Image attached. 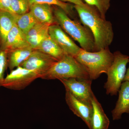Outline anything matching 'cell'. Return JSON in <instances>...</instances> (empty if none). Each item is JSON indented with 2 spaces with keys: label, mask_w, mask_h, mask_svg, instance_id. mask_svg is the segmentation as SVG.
I'll return each mask as SVG.
<instances>
[{
  "label": "cell",
  "mask_w": 129,
  "mask_h": 129,
  "mask_svg": "<svg viewBox=\"0 0 129 129\" xmlns=\"http://www.w3.org/2000/svg\"><path fill=\"white\" fill-rule=\"evenodd\" d=\"M81 22L92 32L95 42V52L109 48L113 40L112 25L103 18L95 7L85 4L74 5Z\"/></svg>",
  "instance_id": "cell-1"
},
{
  "label": "cell",
  "mask_w": 129,
  "mask_h": 129,
  "mask_svg": "<svg viewBox=\"0 0 129 129\" xmlns=\"http://www.w3.org/2000/svg\"><path fill=\"white\" fill-rule=\"evenodd\" d=\"M56 22L72 39L78 42L81 48L89 52H95L94 36L90 30L76 19L73 20L60 8L53 6Z\"/></svg>",
  "instance_id": "cell-2"
},
{
  "label": "cell",
  "mask_w": 129,
  "mask_h": 129,
  "mask_svg": "<svg viewBox=\"0 0 129 129\" xmlns=\"http://www.w3.org/2000/svg\"><path fill=\"white\" fill-rule=\"evenodd\" d=\"M74 57L83 66L92 80L99 78L102 74L107 73L114 57L109 48L96 52L88 51L81 48Z\"/></svg>",
  "instance_id": "cell-3"
},
{
  "label": "cell",
  "mask_w": 129,
  "mask_h": 129,
  "mask_svg": "<svg viewBox=\"0 0 129 129\" xmlns=\"http://www.w3.org/2000/svg\"><path fill=\"white\" fill-rule=\"evenodd\" d=\"M41 78L58 80L70 78L90 79L85 69L75 58L68 55L57 61Z\"/></svg>",
  "instance_id": "cell-4"
},
{
  "label": "cell",
  "mask_w": 129,
  "mask_h": 129,
  "mask_svg": "<svg viewBox=\"0 0 129 129\" xmlns=\"http://www.w3.org/2000/svg\"><path fill=\"white\" fill-rule=\"evenodd\" d=\"M114 60L107 73V80L104 85L106 94L116 95L123 82L127 72L126 66L129 62V56L119 51L113 53Z\"/></svg>",
  "instance_id": "cell-5"
},
{
  "label": "cell",
  "mask_w": 129,
  "mask_h": 129,
  "mask_svg": "<svg viewBox=\"0 0 129 129\" xmlns=\"http://www.w3.org/2000/svg\"><path fill=\"white\" fill-rule=\"evenodd\" d=\"M40 78L39 75L35 72L19 66L11 70L7 75L2 86L9 89L20 90Z\"/></svg>",
  "instance_id": "cell-6"
},
{
  "label": "cell",
  "mask_w": 129,
  "mask_h": 129,
  "mask_svg": "<svg viewBox=\"0 0 129 129\" xmlns=\"http://www.w3.org/2000/svg\"><path fill=\"white\" fill-rule=\"evenodd\" d=\"M65 90L86 104L92 105L91 99L93 92L91 88V79L70 78L61 79Z\"/></svg>",
  "instance_id": "cell-7"
},
{
  "label": "cell",
  "mask_w": 129,
  "mask_h": 129,
  "mask_svg": "<svg viewBox=\"0 0 129 129\" xmlns=\"http://www.w3.org/2000/svg\"><path fill=\"white\" fill-rule=\"evenodd\" d=\"M57 61L46 53L34 50L27 59L20 66L35 72L39 75L41 78Z\"/></svg>",
  "instance_id": "cell-8"
},
{
  "label": "cell",
  "mask_w": 129,
  "mask_h": 129,
  "mask_svg": "<svg viewBox=\"0 0 129 129\" xmlns=\"http://www.w3.org/2000/svg\"><path fill=\"white\" fill-rule=\"evenodd\" d=\"M48 34L66 55L75 57L80 51L81 48L74 42L56 23L50 25Z\"/></svg>",
  "instance_id": "cell-9"
},
{
  "label": "cell",
  "mask_w": 129,
  "mask_h": 129,
  "mask_svg": "<svg viewBox=\"0 0 129 129\" xmlns=\"http://www.w3.org/2000/svg\"><path fill=\"white\" fill-rule=\"evenodd\" d=\"M65 98L70 109L74 114L81 118L89 129L92 113V105L80 101L66 90Z\"/></svg>",
  "instance_id": "cell-10"
},
{
  "label": "cell",
  "mask_w": 129,
  "mask_h": 129,
  "mask_svg": "<svg viewBox=\"0 0 129 129\" xmlns=\"http://www.w3.org/2000/svg\"><path fill=\"white\" fill-rule=\"evenodd\" d=\"M91 104L92 113L89 129H108L110 124L109 119L94 93Z\"/></svg>",
  "instance_id": "cell-11"
},
{
  "label": "cell",
  "mask_w": 129,
  "mask_h": 129,
  "mask_svg": "<svg viewBox=\"0 0 129 129\" xmlns=\"http://www.w3.org/2000/svg\"><path fill=\"white\" fill-rule=\"evenodd\" d=\"M118 92V99L112 112L113 120L120 119L123 113H129V81L122 83Z\"/></svg>",
  "instance_id": "cell-12"
},
{
  "label": "cell",
  "mask_w": 129,
  "mask_h": 129,
  "mask_svg": "<svg viewBox=\"0 0 129 129\" xmlns=\"http://www.w3.org/2000/svg\"><path fill=\"white\" fill-rule=\"evenodd\" d=\"M51 24L38 22L25 35L29 46L33 50H36L42 42L47 36Z\"/></svg>",
  "instance_id": "cell-13"
},
{
  "label": "cell",
  "mask_w": 129,
  "mask_h": 129,
  "mask_svg": "<svg viewBox=\"0 0 129 129\" xmlns=\"http://www.w3.org/2000/svg\"><path fill=\"white\" fill-rule=\"evenodd\" d=\"M29 46L25 35L19 29L16 24L8 35L3 50L7 52L18 48Z\"/></svg>",
  "instance_id": "cell-14"
},
{
  "label": "cell",
  "mask_w": 129,
  "mask_h": 129,
  "mask_svg": "<svg viewBox=\"0 0 129 129\" xmlns=\"http://www.w3.org/2000/svg\"><path fill=\"white\" fill-rule=\"evenodd\" d=\"M29 12L38 22L50 24L55 23L53 6L46 4H33L30 5Z\"/></svg>",
  "instance_id": "cell-15"
},
{
  "label": "cell",
  "mask_w": 129,
  "mask_h": 129,
  "mask_svg": "<svg viewBox=\"0 0 129 129\" xmlns=\"http://www.w3.org/2000/svg\"><path fill=\"white\" fill-rule=\"evenodd\" d=\"M16 14L7 11H0V49L5 47L7 36L16 22Z\"/></svg>",
  "instance_id": "cell-16"
},
{
  "label": "cell",
  "mask_w": 129,
  "mask_h": 129,
  "mask_svg": "<svg viewBox=\"0 0 129 129\" xmlns=\"http://www.w3.org/2000/svg\"><path fill=\"white\" fill-rule=\"evenodd\" d=\"M34 50L30 46L15 49L7 52L8 68L11 71L20 66Z\"/></svg>",
  "instance_id": "cell-17"
},
{
  "label": "cell",
  "mask_w": 129,
  "mask_h": 129,
  "mask_svg": "<svg viewBox=\"0 0 129 129\" xmlns=\"http://www.w3.org/2000/svg\"><path fill=\"white\" fill-rule=\"evenodd\" d=\"M58 61L66 54L48 34L36 49Z\"/></svg>",
  "instance_id": "cell-18"
},
{
  "label": "cell",
  "mask_w": 129,
  "mask_h": 129,
  "mask_svg": "<svg viewBox=\"0 0 129 129\" xmlns=\"http://www.w3.org/2000/svg\"><path fill=\"white\" fill-rule=\"evenodd\" d=\"M38 22L30 12L22 15H16L15 24L25 35Z\"/></svg>",
  "instance_id": "cell-19"
},
{
  "label": "cell",
  "mask_w": 129,
  "mask_h": 129,
  "mask_svg": "<svg viewBox=\"0 0 129 129\" xmlns=\"http://www.w3.org/2000/svg\"><path fill=\"white\" fill-rule=\"evenodd\" d=\"M30 5L33 4H46L60 8L70 17L74 18L75 14L74 5L61 1L60 0H28Z\"/></svg>",
  "instance_id": "cell-20"
},
{
  "label": "cell",
  "mask_w": 129,
  "mask_h": 129,
  "mask_svg": "<svg viewBox=\"0 0 129 129\" xmlns=\"http://www.w3.org/2000/svg\"><path fill=\"white\" fill-rule=\"evenodd\" d=\"M30 6L28 0H10L11 9L16 15H22L28 12Z\"/></svg>",
  "instance_id": "cell-21"
},
{
  "label": "cell",
  "mask_w": 129,
  "mask_h": 129,
  "mask_svg": "<svg viewBox=\"0 0 129 129\" xmlns=\"http://www.w3.org/2000/svg\"><path fill=\"white\" fill-rule=\"evenodd\" d=\"M111 0H84L86 4L95 7L100 15L106 19V14L111 6Z\"/></svg>",
  "instance_id": "cell-22"
},
{
  "label": "cell",
  "mask_w": 129,
  "mask_h": 129,
  "mask_svg": "<svg viewBox=\"0 0 129 129\" xmlns=\"http://www.w3.org/2000/svg\"><path fill=\"white\" fill-rule=\"evenodd\" d=\"M7 68V52L0 49V86L5 79V73Z\"/></svg>",
  "instance_id": "cell-23"
},
{
  "label": "cell",
  "mask_w": 129,
  "mask_h": 129,
  "mask_svg": "<svg viewBox=\"0 0 129 129\" xmlns=\"http://www.w3.org/2000/svg\"><path fill=\"white\" fill-rule=\"evenodd\" d=\"M2 11L13 13L10 7V0H0V11Z\"/></svg>",
  "instance_id": "cell-24"
},
{
  "label": "cell",
  "mask_w": 129,
  "mask_h": 129,
  "mask_svg": "<svg viewBox=\"0 0 129 129\" xmlns=\"http://www.w3.org/2000/svg\"><path fill=\"white\" fill-rule=\"evenodd\" d=\"M61 1L65 3H70L74 4V5L84 6L86 3L84 0H60Z\"/></svg>",
  "instance_id": "cell-25"
},
{
  "label": "cell",
  "mask_w": 129,
  "mask_h": 129,
  "mask_svg": "<svg viewBox=\"0 0 129 129\" xmlns=\"http://www.w3.org/2000/svg\"><path fill=\"white\" fill-rule=\"evenodd\" d=\"M129 81V67L127 70L126 74H125L124 79L123 81Z\"/></svg>",
  "instance_id": "cell-26"
}]
</instances>
